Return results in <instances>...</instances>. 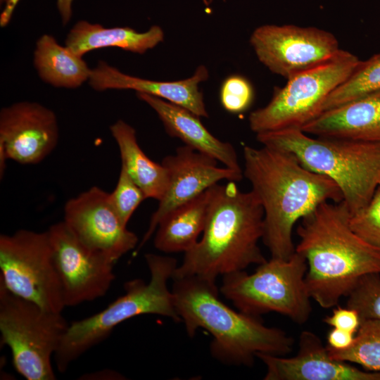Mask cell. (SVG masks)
<instances>
[{
	"label": "cell",
	"instance_id": "cell-15",
	"mask_svg": "<svg viewBox=\"0 0 380 380\" xmlns=\"http://www.w3.org/2000/svg\"><path fill=\"white\" fill-rule=\"evenodd\" d=\"M58 138L55 113L40 103L20 101L1 110L0 145L8 159L37 164L53 151Z\"/></svg>",
	"mask_w": 380,
	"mask_h": 380
},
{
	"label": "cell",
	"instance_id": "cell-14",
	"mask_svg": "<svg viewBox=\"0 0 380 380\" xmlns=\"http://www.w3.org/2000/svg\"><path fill=\"white\" fill-rule=\"evenodd\" d=\"M217 162L215 158L185 145L177 148L175 154L163 158L161 163L168 172V185L151 217L148 227L139 245V248L152 236L160 222L171 211L222 180L236 182L243 179V174L226 167H219Z\"/></svg>",
	"mask_w": 380,
	"mask_h": 380
},
{
	"label": "cell",
	"instance_id": "cell-36",
	"mask_svg": "<svg viewBox=\"0 0 380 380\" xmlns=\"http://www.w3.org/2000/svg\"><path fill=\"white\" fill-rule=\"evenodd\" d=\"M379 186H380V182H379Z\"/></svg>",
	"mask_w": 380,
	"mask_h": 380
},
{
	"label": "cell",
	"instance_id": "cell-9",
	"mask_svg": "<svg viewBox=\"0 0 380 380\" xmlns=\"http://www.w3.org/2000/svg\"><path fill=\"white\" fill-rule=\"evenodd\" d=\"M360 62L355 55L341 49L327 61L289 77L284 87L274 89L265 106L251 113V129L259 134L302 129L322 113L327 97Z\"/></svg>",
	"mask_w": 380,
	"mask_h": 380
},
{
	"label": "cell",
	"instance_id": "cell-11",
	"mask_svg": "<svg viewBox=\"0 0 380 380\" xmlns=\"http://www.w3.org/2000/svg\"><path fill=\"white\" fill-rule=\"evenodd\" d=\"M47 232L65 306L105 296L115 279V262L87 246L64 221L51 225Z\"/></svg>",
	"mask_w": 380,
	"mask_h": 380
},
{
	"label": "cell",
	"instance_id": "cell-13",
	"mask_svg": "<svg viewBox=\"0 0 380 380\" xmlns=\"http://www.w3.org/2000/svg\"><path fill=\"white\" fill-rule=\"evenodd\" d=\"M63 221L87 246L115 262L138 243L137 236L127 229L114 210L109 193L98 186L68 200Z\"/></svg>",
	"mask_w": 380,
	"mask_h": 380
},
{
	"label": "cell",
	"instance_id": "cell-29",
	"mask_svg": "<svg viewBox=\"0 0 380 380\" xmlns=\"http://www.w3.org/2000/svg\"><path fill=\"white\" fill-rule=\"evenodd\" d=\"M253 96L251 84L241 75H233L227 77L220 87V103L223 108L231 113L246 111L251 106Z\"/></svg>",
	"mask_w": 380,
	"mask_h": 380
},
{
	"label": "cell",
	"instance_id": "cell-2",
	"mask_svg": "<svg viewBox=\"0 0 380 380\" xmlns=\"http://www.w3.org/2000/svg\"><path fill=\"white\" fill-rule=\"evenodd\" d=\"M343 201L324 202L301 220L296 251L306 259L305 277L312 299L323 308L337 305L359 279L380 274V249L351 229Z\"/></svg>",
	"mask_w": 380,
	"mask_h": 380
},
{
	"label": "cell",
	"instance_id": "cell-10",
	"mask_svg": "<svg viewBox=\"0 0 380 380\" xmlns=\"http://www.w3.org/2000/svg\"><path fill=\"white\" fill-rule=\"evenodd\" d=\"M0 269V282L15 295L49 311L65 307L47 231L1 234Z\"/></svg>",
	"mask_w": 380,
	"mask_h": 380
},
{
	"label": "cell",
	"instance_id": "cell-21",
	"mask_svg": "<svg viewBox=\"0 0 380 380\" xmlns=\"http://www.w3.org/2000/svg\"><path fill=\"white\" fill-rule=\"evenodd\" d=\"M210 188L177 207L160 222L155 232L156 248L164 253H186L194 247L205 225Z\"/></svg>",
	"mask_w": 380,
	"mask_h": 380
},
{
	"label": "cell",
	"instance_id": "cell-24",
	"mask_svg": "<svg viewBox=\"0 0 380 380\" xmlns=\"http://www.w3.org/2000/svg\"><path fill=\"white\" fill-rule=\"evenodd\" d=\"M380 92V53L360 61L353 72L325 99L322 113Z\"/></svg>",
	"mask_w": 380,
	"mask_h": 380
},
{
	"label": "cell",
	"instance_id": "cell-27",
	"mask_svg": "<svg viewBox=\"0 0 380 380\" xmlns=\"http://www.w3.org/2000/svg\"><path fill=\"white\" fill-rule=\"evenodd\" d=\"M110 203L120 219L127 226L132 215L141 203L146 199L140 187L121 166L118 180L114 190L109 193Z\"/></svg>",
	"mask_w": 380,
	"mask_h": 380
},
{
	"label": "cell",
	"instance_id": "cell-33",
	"mask_svg": "<svg viewBox=\"0 0 380 380\" xmlns=\"http://www.w3.org/2000/svg\"><path fill=\"white\" fill-rule=\"evenodd\" d=\"M20 0H6L0 15V26L6 27L10 22L13 12Z\"/></svg>",
	"mask_w": 380,
	"mask_h": 380
},
{
	"label": "cell",
	"instance_id": "cell-6",
	"mask_svg": "<svg viewBox=\"0 0 380 380\" xmlns=\"http://www.w3.org/2000/svg\"><path fill=\"white\" fill-rule=\"evenodd\" d=\"M150 271L148 283L140 279L127 281L125 293L99 312L69 324L55 355L58 370L64 372L74 360L106 338L120 323L136 316L153 314L182 321L168 281L178 266L175 258L145 255Z\"/></svg>",
	"mask_w": 380,
	"mask_h": 380
},
{
	"label": "cell",
	"instance_id": "cell-8",
	"mask_svg": "<svg viewBox=\"0 0 380 380\" xmlns=\"http://www.w3.org/2000/svg\"><path fill=\"white\" fill-rule=\"evenodd\" d=\"M68 327L61 312L44 310L0 282L1 343L9 347L14 368L26 379H56L51 358Z\"/></svg>",
	"mask_w": 380,
	"mask_h": 380
},
{
	"label": "cell",
	"instance_id": "cell-18",
	"mask_svg": "<svg viewBox=\"0 0 380 380\" xmlns=\"http://www.w3.org/2000/svg\"><path fill=\"white\" fill-rule=\"evenodd\" d=\"M137 95L157 113L170 136L179 138L185 146L215 158L224 167L243 174L234 146L214 137L200 117L160 98L144 93Z\"/></svg>",
	"mask_w": 380,
	"mask_h": 380
},
{
	"label": "cell",
	"instance_id": "cell-28",
	"mask_svg": "<svg viewBox=\"0 0 380 380\" xmlns=\"http://www.w3.org/2000/svg\"><path fill=\"white\" fill-rule=\"evenodd\" d=\"M349 224L360 238L380 249V186L364 208L350 214Z\"/></svg>",
	"mask_w": 380,
	"mask_h": 380
},
{
	"label": "cell",
	"instance_id": "cell-22",
	"mask_svg": "<svg viewBox=\"0 0 380 380\" xmlns=\"http://www.w3.org/2000/svg\"><path fill=\"white\" fill-rule=\"evenodd\" d=\"M110 130L119 148L121 166L143 191L146 198L159 201L168 185L166 167L145 154L137 142L134 128L126 122L116 121L110 127Z\"/></svg>",
	"mask_w": 380,
	"mask_h": 380
},
{
	"label": "cell",
	"instance_id": "cell-12",
	"mask_svg": "<svg viewBox=\"0 0 380 380\" xmlns=\"http://www.w3.org/2000/svg\"><path fill=\"white\" fill-rule=\"evenodd\" d=\"M250 43L258 60L286 79L327 61L341 50L330 32L295 25L259 26Z\"/></svg>",
	"mask_w": 380,
	"mask_h": 380
},
{
	"label": "cell",
	"instance_id": "cell-32",
	"mask_svg": "<svg viewBox=\"0 0 380 380\" xmlns=\"http://www.w3.org/2000/svg\"><path fill=\"white\" fill-rule=\"evenodd\" d=\"M74 0H56L57 9L63 25H67L72 15Z\"/></svg>",
	"mask_w": 380,
	"mask_h": 380
},
{
	"label": "cell",
	"instance_id": "cell-25",
	"mask_svg": "<svg viewBox=\"0 0 380 380\" xmlns=\"http://www.w3.org/2000/svg\"><path fill=\"white\" fill-rule=\"evenodd\" d=\"M327 349L333 359L355 363L367 371L380 372V320H361L349 348L335 350L327 346Z\"/></svg>",
	"mask_w": 380,
	"mask_h": 380
},
{
	"label": "cell",
	"instance_id": "cell-4",
	"mask_svg": "<svg viewBox=\"0 0 380 380\" xmlns=\"http://www.w3.org/2000/svg\"><path fill=\"white\" fill-rule=\"evenodd\" d=\"M175 305L191 337L198 328L213 336L212 355L222 363L253 365L258 353L284 356L294 339L285 331L265 326L259 317L236 312L219 298L215 281L196 276L172 278Z\"/></svg>",
	"mask_w": 380,
	"mask_h": 380
},
{
	"label": "cell",
	"instance_id": "cell-1",
	"mask_svg": "<svg viewBox=\"0 0 380 380\" xmlns=\"http://www.w3.org/2000/svg\"><path fill=\"white\" fill-rule=\"evenodd\" d=\"M243 154V175L264 211L262 240L271 258L288 259L296 251L297 221L322 203L342 201V193L332 179L307 169L287 151L246 145Z\"/></svg>",
	"mask_w": 380,
	"mask_h": 380
},
{
	"label": "cell",
	"instance_id": "cell-31",
	"mask_svg": "<svg viewBox=\"0 0 380 380\" xmlns=\"http://www.w3.org/2000/svg\"><path fill=\"white\" fill-rule=\"evenodd\" d=\"M354 334L332 328L327 334V346L335 350H344L349 348L355 339Z\"/></svg>",
	"mask_w": 380,
	"mask_h": 380
},
{
	"label": "cell",
	"instance_id": "cell-20",
	"mask_svg": "<svg viewBox=\"0 0 380 380\" xmlns=\"http://www.w3.org/2000/svg\"><path fill=\"white\" fill-rule=\"evenodd\" d=\"M163 40L164 32L158 25L139 32L129 27H105L101 24L80 20L68 32L65 46L82 57L91 51L109 47L144 54Z\"/></svg>",
	"mask_w": 380,
	"mask_h": 380
},
{
	"label": "cell",
	"instance_id": "cell-23",
	"mask_svg": "<svg viewBox=\"0 0 380 380\" xmlns=\"http://www.w3.org/2000/svg\"><path fill=\"white\" fill-rule=\"evenodd\" d=\"M34 65L44 82L58 88H78L89 81L91 72L82 56L47 34L36 42Z\"/></svg>",
	"mask_w": 380,
	"mask_h": 380
},
{
	"label": "cell",
	"instance_id": "cell-19",
	"mask_svg": "<svg viewBox=\"0 0 380 380\" xmlns=\"http://www.w3.org/2000/svg\"><path fill=\"white\" fill-rule=\"evenodd\" d=\"M316 137L380 141V92L322 113L302 129Z\"/></svg>",
	"mask_w": 380,
	"mask_h": 380
},
{
	"label": "cell",
	"instance_id": "cell-5",
	"mask_svg": "<svg viewBox=\"0 0 380 380\" xmlns=\"http://www.w3.org/2000/svg\"><path fill=\"white\" fill-rule=\"evenodd\" d=\"M263 146L292 154L307 169L339 187L350 214L364 208L380 182V141L312 137L301 129L256 134Z\"/></svg>",
	"mask_w": 380,
	"mask_h": 380
},
{
	"label": "cell",
	"instance_id": "cell-30",
	"mask_svg": "<svg viewBox=\"0 0 380 380\" xmlns=\"http://www.w3.org/2000/svg\"><path fill=\"white\" fill-rule=\"evenodd\" d=\"M323 322L332 328L355 334L360 327L361 319L355 310L346 306V308L337 307L334 309L332 313L327 316Z\"/></svg>",
	"mask_w": 380,
	"mask_h": 380
},
{
	"label": "cell",
	"instance_id": "cell-34",
	"mask_svg": "<svg viewBox=\"0 0 380 380\" xmlns=\"http://www.w3.org/2000/svg\"><path fill=\"white\" fill-rule=\"evenodd\" d=\"M205 6H208L213 1V0H202Z\"/></svg>",
	"mask_w": 380,
	"mask_h": 380
},
{
	"label": "cell",
	"instance_id": "cell-3",
	"mask_svg": "<svg viewBox=\"0 0 380 380\" xmlns=\"http://www.w3.org/2000/svg\"><path fill=\"white\" fill-rule=\"evenodd\" d=\"M210 191L202 237L184 253L172 278L196 276L215 281L220 275L267 260L258 246L264 232V211L255 194L241 191L234 181L217 183Z\"/></svg>",
	"mask_w": 380,
	"mask_h": 380
},
{
	"label": "cell",
	"instance_id": "cell-26",
	"mask_svg": "<svg viewBox=\"0 0 380 380\" xmlns=\"http://www.w3.org/2000/svg\"><path fill=\"white\" fill-rule=\"evenodd\" d=\"M347 298L346 306L355 310L361 320H380V274L362 276Z\"/></svg>",
	"mask_w": 380,
	"mask_h": 380
},
{
	"label": "cell",
	"instance_id": "cell-16",
	"mask_svg": "<svg viewBox=\"0 0 380 380\" xmlns=\"http://www.w3.org/2000/svg\"><path fill=\"white\" fill-rule=\"evenodd\" d=\"M257 358L266 366L264 380H380V372L363 371L333 359L327 346L310 331L300 333L296 355L258 353Z\"/></svg>",
	"mask_w": 380,
	"mask_h": 380
},
{
	"label": "cell",
	"instance_id": "cell-35",
	"mask_svg": "<svg viewBox=\"0 0 380 380\" xmlns=\"http://www.w3.org/2000/svg\"><path fill=\"white\" fill-rule=\"evenodd\" d=\"M6 0H0V3L1 4H4L6 2Z\"/></svg>",
	"mask_w": 380,
	"mask_h": 380
},
{
	"label": "cell",
	"instance_id": "cell-17",
	"mask_svg": "<svg viewBox=\"0 0 380 380\" xmlns=\"http://www.w3.org/2000/svg\"><path fill=\"white\" fill-rule=\"evenodd\" d=\"M208 70L199 65L194 75L177 81H155L125 74L106 61H99L91 69L89 84L96 91L131 89L150 94L182 106L198 117L208 118L198 84L208 80Z\"/></svg>",
	"mask_w": 380,
	"mask_h": 380
},
{
	"label": "cell",
	"instance_id": "cell-7",
	"mask_svg": "<svg viewBox=\"0 0 380 380\" xmlns=\"http://www.w3.org/2000/svg\"><path fill=\"white\" fill-rule=\"evenodd\" d=\"M307 269L306 259L295 251L288 259L271 258L253 274L243 270L224 275L220 291L243 313L259 317L274 312L302 324L312 312Z\"/></svg>",
	"mask_w": 380,
	"mask_h": 380
}]
</instances>
